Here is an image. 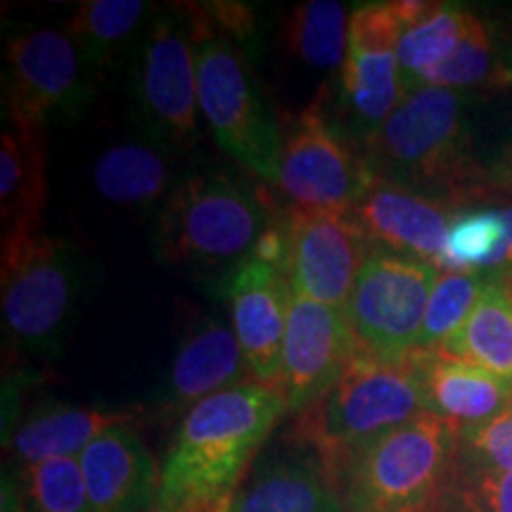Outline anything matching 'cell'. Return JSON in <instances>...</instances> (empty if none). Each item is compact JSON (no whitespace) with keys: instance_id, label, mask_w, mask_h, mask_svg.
Segmentation results:
<instances>
[{"instance_id":"6da1fadb","label":"cell","mask_w":512,"mask_h":512,"mask_svg":"<svg viewBox=\"0 0 512 512\" xmlns=\"http://www.w3.org/2000/svg\"><path fill=\"white\" fill-rule=\"evenodd\" d=\"M287 401L278 384H238L183 415L162 463L159 498H219L238 494L256 451L271 437Z\"/></svg>"},{"instance_id":"7a4b0ae2","label":"cell","mask_w":512,"mask_h":512,"mask_svg":"<svg viewBox=\"0 0 512 512\" xmlns=\"http://www.w3.org/2000/svg\"><path fill=\"white\" fill-rule=\"evenodd\" d=\"M363 152L380 178L453 204L477 202L494 185L470 157L463 105L446 88L408 86L392 117L363 140Z\"/></svg>"},{"instance_id":"3957f363","label":"cell","mask_w":512,"mask_h":512,"mask_svg":"<svg viewBox=\"0 0 512 512\" xmlns=\"http://www.w3.org/2000/svg\"><path fill=\"white\" fill-rule=\"evenodd\" d=\"M425 411L418 377L406 361H382L358 351L335 387L309 411L297 415L294 437L320 460L335 484L344 465L382 434Z\"/></svg>"},{"instance_id":"277c9868","label":"cell","mask_w":512,"mask_h":512,"mask_svg":"<svg viewBox=\"0 0 512 512\" xmlns=\"http://www.w3.org/2000/svg\"><path fill=\"white\" fill-rule=\"evenodd\" d=\"M458 432L422 413L356 453L335 479L344 512H432L453 486Z\"/></svg>"},{"instance_id":"5b68a950","label":"cell","mask_w":512,"mask_h":512,"mask_svg":"<svg viewBox=\"0 0 512 512\" xmlns=\"http://www.w3.org/2000/svg\"><path fill=\"white\" fill-rule=\"evenodd\" d=\"M185 10L195 27L197 95L204 121L216 143L247 174L278 183L285 136L256 86L245 53L211 27L200 5H185Z\"/></svg>"},{"instance_id":"8992f818","label":"cell","mask_w":512,"mask_h":512,"mask_svg":"<svg viewBox=\"0 0 512 512\" xmlns=\"http://www.w3.org/2000/svg\"><path fill=\"white\" fill-rule=\"evenodd\" d=\"M268 223V200L259 188L223 171H200L166 197L157 254L178 266L223 264L252 252Z\"/></svg>"},{"instance_id":"52a82bcc","label":"cell","mask_w":512,"mask_h":512,"mask_svg":"<svg viewBox=\"0 0 512 512\" xmlns=\"http://www.w3.org/2000/svg\"><path fill=\"white\" fill-rule=\"evenodd\" d=\"M437 280L430 261L370 249L344 309L358 349L382 361H406L418 351Z\"/></svg>"},{"instance_id":"ba28073f","label":"cell","mask_w":512,"mask_h":512,"mask_svg":"<svg viewBox=\"0 0 512 512\" xmlns=\"http://www.w3.org/2000/svg\"><path fill=\"white\" fill-rule=\"evenodd\" d=\"M375 181L366 152L330 124L318 95L287 128L278 188L294 209L351 214Z\"/></svg>"},{"instance_id":"9c48e42d","label":"cell","mask_w":512,"mask_h":512,"mask_svg":"<svg viewBox=\"0 0 512 512\" xmlns=\"http://www.w3.org/2000/svg\"><path fill=\"white\" fill-rule=\"evenodd\" d=\"M432 3H368L354 10L342 64V102L368 140L392 117L408 83L401 72L399 41L408 27L430 12Z\"/></svg>"},{"instance_id":"30bf717a","label":"cell","mask_w":512,"mask_h":512,"mask_svg":"<svg viewBox=\"0 0 512 512\" xmlns=\"http://www.w3.org/2000/svg\"><path fill=\"white\" fill-rule=\"evenodd\" d=\"M133 93L152 136L171 145H190L197 133L195 27L185 10L159 12L138 46Z\"/></svg>"},{"instance_id":"8fae6325","label":"cell","mask_w":512,"mask_h":512,"mask_svg":"<svg viewBox=\"0 0 512 512\" xmlns=\"http://www.w3.org/2000/svg\"><path fill=\"white\" fill-rule=\"evenodd\" d=\"M79 266L67 242L53 235L3 249L5 330L24 349H48L72 316Z\"/></svg>"},{"instance_id":"7c38bea8","label":"cell","mask_w":512,"mask_h":512,"mask_svg":"<svg viewBox=\"0 0 512 512\" xmlns=\"http://www.w3.org/2000/svg\"><path fill=\"white\" fill-rule=\"evenodd\" d=\"M10 124L43 128L53 119H74L88 105L86 62L67 31L36 29L8 48Z\"/></svg>"},{"instance_id":"4fadbf2b","label":"cell","mask_w":512,"mask_h":512,"mask_svg":"<svg viewBox=\"0 0 512 512\" xmlns=\"http://www.w3.org/2000/svg\"><path fill=\"white\" fill-rule=\"evenodd\" d=\"M285 275L292 292L313 302L347 309L354 283L370 245L351 214L337 211L290 209Z\"/></svg>"},{"instance_id":"5bb4252c","label":"cell","mask_w":512,"mask_h":512,"mask_svg":"<svg viewBox=\"0 0 512 512\" xmlns=\"http://www.w3.org/2000/svg\"><path fill=\"white\" fill-rule=\"evenodd\" d=\"M347 311L292 292L278 387L287 411L302 415L342 380L358 354Z\"/></svg>"},{"instance_id":"9a60e30c","label":"cell","mask_w":512,"mask_h":512,"mask_svg":"<svg viewBox=\"0 0 512 512\" xmlns=\"http://www.w3.org/2000/svg\"><path fill=\"white\" fill-rule=\"evenodd\" d=\"M370 245L384 252L413 256L439 266L444 256L451 214L444 200L377 176L351 211Z\"/></svg>"},{"instance_id":"2e32d148","label":"cell","mask_w":512,"mask_h":512,"mask_svg":"<svg viewBox=\"0 0 512 512\" xmlns=\"http://www.w3.org/2000/svg\"><path fill=\"white\" fill-rule=\"evenodd\" d=\"M233 332L254 380L278 384L292 285L287 275L259 259H245L228 285Z\"/></svg>"},{"instance_id":"e0dca14e","label":"cell","mask_w":512,"mask_h":512,"mask_svg":"<svg viewBox=\"0 0 512 512\" xmlns=\"http://www.w3.org/2000/svg\"><path fill=\"white\" fill-rule=\"evenodd\" d=\"M411 368L425 411L446 420L456 432L484 425L512 406V382L446 349L413 351Z\"/></svg>"},{"instance_id":"ac0fdd59","label":"cell","mask_w":512,"mask_h":512,"mask_svg":"<svg viewBox=\"0 0 512 512\" xmlns=\"http://www.w3.org/2000/svg\"><path fill=\"white\" fill-rule=\"evenodd\" d=\"M91 512H152L162 467L133 425H119L79 456Z\"/></svg>"},{"instance_id":"d6986e66","label":"cell","mask_w":512,"mask_h":512,"mask_svg":"<svg viewBox=\"0 0 512 512\" xmlns=\"http://www.w3.org/2000/svg\"><path fill=\"white\" fill-rule=\"evenodd\" d=\"M252 380L235 332L216 320H204L178 349L162 406L169 413L185 415L209 396Z\"/></svg>"},{"instance_id":"ffe728a7","label":"cell","mask_w":512,"mask_h":512,"mask_svg":"<svg viewBox=\"0 0 512 512\" xmlns=\"http://www.w3.org/2000/svg\"><path fill=\"white\" fill-rule=\"evenodd\" d=\"M48 200L46 131L8 124L0 145V219L3 249H12L38 235Z\"/></svg>"},{"instance_id":"44dd1931","label":"cell","mask_w":512,"mask_h":512,"mask_svg":"<svg viewBox=\"0 0 512 512\" xmlns=\"http://www.w3.org/2000/svg\"><path fill=\"white\" fill-rule=\"evenodd\" d=\"M233 512H344L339 494L309 448L268 460L235 494Z\"/></svg>"},{"instance_id":"7402d4cb","label":"cell","mask_w":512,"mask_h":512,"mask_svg":"<svg viewBox=\"0 0 512 512\" xmlns=\"http://www.w3.org/2000/svg\"><path fill=\"white\" fill-rule=\"evenodd\" d=\"M136 413L107 408H48L17 427L12 448L24 465L50 458H79L95 439L119 425H133Z\"/></svg>"},{"instance_id":"603a6c76","label":"cell","mask_w":512,"mask_h":512,"mask_svg":"<svg viewBox=\"0 0 512 512\" xmlns=\"http://www.w3.org/2000/svg\"><path fill=\"white\" fill-rule=\"evenodd\" d=\"M444 349L512 382V285L503 273H489L475 311Z\"/></svg>"},{"instance_id":"cb8c5ba5","label":"cell","mask_w":512,"mask_h":512,"mask_svg":"<svg viewBox=\"0 0 512 512\" xmlns=\"http://www.w3.org/2000/svg\"><path fill=\"white\" fill-rule=\"evenodd\" d=\"M93 183L107 202L150 207L171 195V164L157 147L121 143L102 152L95 162Z\"/></svg>"},{"instance_id":"d4e9b609","label":"cell","mask_w":512,"mask_h":512,"mask_svg":"<svg viewBox=\"0 0 512 512\" xmlns=\"http://www.w3.org/2000/svg\"><path fill=\"white\" fill-rule=\"evenodd\" d=\"M140 0H88L76 8L67 34L91 69L105 67L145 17Z\"/></svg>"},{"instance_id":"484cf974","label":"cell","mask_w":512,"mask_h":512,"mask_svg":"<svg viewBox=\"0 0 512 512\" xmlns=\"http://www.w3.org/2000/svg\"><path fill=\"white\" fill-rule=\"evenodd\" d=\"M472 17H475L472 12L460 10L456 5L432 3L425 17L403 31L399 62L408 86H418L432 69L453 55Z\"/></svg>"},{"instance_id":"4316f807","label":"cell","mask_w":512,"mask_h":512,"mask_svg":"<svg viewBox=\"0 0 512 512\" xmlns=\"http://www.w3.org/2000/svg\"><path fill=\"white\" fill-rule=\"evenodd\" d=\"M349 12L342 3L311 0L294 10L290 29V48L309 67L335 72L342 67L349 46Z\"/></svg>"},{"instance_id":"83f0119b","label":"cell","mask_w":512,"mask_h":512,"mask_svg":"<svg viewBox=\"0 0 512 512\" xmlns=\"http://www.w3.org/2000/svg\"><path fill=\"white\" fill-rule=\"evenodd\" d=\"M489 273L484 271H444L439 273L430 304H427L425 323H422L420 349H444L482 297Z\"/></svg>"},{"instance_id":"f1b7e54d","label":"cell","mask_w":512,"mask_h":512,"mask_svg":"<svg viewBox=\"0 0 512 512\" xmlns=\"http://www.w3.org/2000/svg\"><path fill=\"white\" fill-rule=\"evenodd\" d=\"M505 238L501 209L472 211L453 219L446 235L444 256L439 266L444 271H489L491 261Z\"/></svg>"},{"instance_id":"f546056e","label":"cell","mask_w":512,"mask_h":512,"mask_svg":"<svg viewBox=\"0 0 512 512\" xmlns=\"http://www.w3.org/2000/svg\"><path fill=\"white\" fill-rule=\"evenodd\" d=\"M496 48L491 31L477 15L472 17L470 27L465 29L460 38L458 48L448 57L444 64L432 69L430 74L422 79L418 86H437L446 91H456V88H477L486 83L496 81L498 76Z\"/></svg>"},{"instance_id":"4dcf8cb0","label":"cell","mask_w":512,"mask_h":512,"mask_svg":"<svg viewBox=\"0 0 512 512\" xmlns=\"http://www.w3.org/2000/svg\"><path fill=\"white\" fill-rule=\"evenodd\" d=\"M27 512H91L79 458H50L29 465Z\"/></svg>"},{"instance_id":"1f68e13d","label":"cell","mask_w":512,"mask_h":512,"mask_svg":"<svg viewBox=\"0 0 512 512\" xmlns=\"http://www.w3.org/2000/svg\"><path fill=\"white\" fill-rule=\"evenodd\" d=\"M458 463L512 470V408L484 425L458 432Z\"/></svg>"},{"instance_id":"d6a6232c","label":"cell","mask_w":512,"mask_h":512,"mask_svg":"<svg viewBox=\"0 0 512 512\" xmlns=\"http://www.w3.org/2000/svg\"><path fill=\"white\" fill-rule=\"evenodd\" d=\"M453 491L460 512H512V470L456 467Z\"/></svg>"},{"instance_id":"836d02e7","label":"cell","mask_w":512,"mask_h":512,"mask_svg":"<svg viewBox=\"0 0 512 512\" xmlns=\"http://www.w3.org/2000/svg\"><path fill=\"white\" fill-rule=\"evenodd\" d=\"M252 259L264 261V264L278 268V271L285 273L287 266V228H285V219H280L278 223L271 221L261 233V238L256 240V245L252 249Z\"/></svg>"},{"instance_id":"e575fe53","label":"cell","mask_w":512,"mask_h":512,"mask_svg":"<svg viewBox=\"0 0 512 512\" xmlns=\"http://www.w3.org/2000/svg\"><path fill=\"white\" fill-rule=\"evenodd\" d=\"M235 494L219 498H183V501H169L157 498L152 512H233Z\"/></svg>"},{"instance_id":"d590c367","label":"cell","mask_w":512,"mask_h":512,"mask_svg":"<svg viewBox=\"0 0 512 512\" xmlns=\"http://www.w3.org/2000/svg\"><path fill=\"white\" fill-rule=\"evenodd\" d=\"M494 185H498V188H501V190H510L512 192V145L508 147V150H505L503 159L496 166Z\"/></svg>"},{"instance_id":"8d00e7d4","label":"cell","mask_w":512,"mask_h":512,"mask_svg":"<svg viewBox=\"0 0 512 512\" xmlns=\"http://www.w3.org/2000/svg\"><path fill=\"white\" fill-rule=\"evenodd\" d=\"M503 275H505V278H508V283L512 285V271L510 273H503Z\"/></svg>"},{"instance_id":"74e56055","label":"cell","mask_w":512,"mask_h":512,"mask_svg":"<svg viewBox=\"0 0 512 512\" xmlns=\"http://www.w3.org/2000/svg\"><path fill=\"white\" fill-rule=\"evenodd\" d=\"M510 408H512V406H510Z\"/></svg>"}]
</instances>
